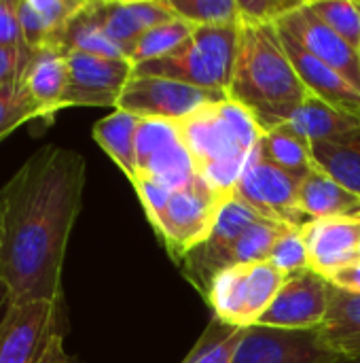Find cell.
I'll return each mask as SVG.
<instances>
[{"label": "cell", "instance_id": "obj_22", "mask_svg": "<svg viewBox=\"0 0 360 363\" xmlns=\"http://www.w3.org/2000/svg\"><path fill=\"white\" fill-rule=\"evenodd\" d=\"M284 125H289L306 143L314 145V143L331 140V138L356 128L360 125V119L329 106L327 102H323L310 94L308 100L293 113V117L289 121H284Z\"/></svg>", "mask_w": 360, "mask_h": 363}, {"label": "cell", "instance_id": "obj_23", "mask_svg": "<svg viewBox=\"0 0 360 363\" xmlns=\"http://www.w3.org/2000/svg\"><path fill=\"white\" fill-rule=\"evenodd\" d=\"M259 153L297 179L299 183L312 172L314 162L310 155V143H306L301 136H297L289 125H276L267 132H263V138L259 140Z\"/></svg>", "mask_w": 360, "mask_h": 363}, {"label": "cell", "instance_id": "obj_17", "mask_svg": "<svg viewBox=\"0 0 360 363\" xmlns=\"http://www.w3.org/2000/svg\"><path fill=\"white\" fill-rule=\"evenodd\" d=\"M19 85L45 113L47 121H53L55 113L64 108V96L68 87L66 53L51 47L32 49Z\"/></svg>", "mask_w": 360, "mask_h": 363}, {"label": "cell", "instance_id": "obj_21", "mask_svg": "<svg viewBox=\"0 0 360 363\" xmlns=\"http://www.w3.org/2000/svg\"><path fill=\"white\" fill-rule=\"evenodd\" d=\"M138 125H140V117L121 108H115L110 115H106L93 125V140L123 170L129 183L138 179V160H136Z\"/></svg>", "mask_w": 360, "mask_h": 363}, {"label": "cell", "instance_id": "obj_43", "mask_svg": "<svg viewBox=\"0 0 360 363\" xmlns=\"http://www.w3.org/2000/svg\"><path fill=\"white\" fill-rule=\"evenodd\" d=\"M359 55H360V49H359Z\"/></svg>", "mask_w": 360, "mask_h": 363}, {"label": "cell", "instance_id": "obj_32", "mask_svg": "<svg viewBox=\"0 0 360 363\" xmlns=\"http://www.w3.org/2000/svg\"><path fill=\"white\" fill-rule=\"evenodd\" d=\"M267 262L286 277L310 270V251L303 232L295 228H284L282 234L276 238Z\"/></svg>", "mask_w": 360, "mask_h": 363}, {"label": "cell", "instance_id": "obj_14", "mask_svg": "<svg viewBox=\"0 0 360 363\" xmlns=\"http://www.w3.org/2000/svg\"><path fill=\"white\" fill-rule=\"evenodd\" d=\"M91 11L102 32L127 60L146 30L178 17L166 0H104L91 2Z\"/></svg>", "mask_w": 360, "mask_h": 363}, {"label": "cell", "instance_id": "obj_33", "mask_svg": "<svg viewBox=\"0 0 360 363\" xmlns=\"http://www.w3.org/2000/svg\"><path fill=\"white\" fill-rule=\"evenodd\" d=\"M303 0H238L240 19L257 26H276Z\"/></svg>", "mask_w": 360, "mask_h": 363}, {"label": "cell", "instance_id": "obj_34", "mask_svg": "<svg viewBox=\"0 0 360 363\" xmlns=\"http://www.w3.org/2000/svg\"><path fill=\"white\" fill-rule=\"evenodd\" d=\"M132 185H134V189H136V194H138V198L142 202V208H144L151 225H155L157 219L161 217V213L166 211V206H168L174 191L170 187L153 181V179H146V177H138Z\"/></svg>", "mask_w": 360, "mask_h": 363}, {"label": "cell", "instance_id": "obj_16", "mask_svg": "<svg viewBox=\"0 0 360 363\" xmlns=\"http://www.w3.org/2000/svg\"><path fill=\"white\" fill-rule=\"evenodd\" d=\"M278 28V26H276ZM278 34L282 38V45L293 62V68L297 70L301 83L306 85L308 94L316 96L318 100L327 102L329 106L348 113L360 119V91L335 68L306 51L291 34L278 28Z\"/></svg>", "mask_w": 360, "mask_h": 363}, {"label": "cell", "instance_id": "obj_35", "mask_svg": "<svg viewBox=\"0 0 360 363\" xmlns=\"http://www.w3.org/2000/svg\"><path fill=\"white\" fill-rule=\"evenodd\" d=\"M32 55L30 47H4L0 45V87L17 85Z\"/></svg>", "mask_w": 360, "mask_h": 363}, {"label": "cell", "instance_id": "obj_40", "mask_svg": "<svg viewBox=\"0 0 360 363\" xmlns=\"http://www.w3.org/2000/svg\"><path fill=\"white\" fill-rule=\"evenodd\" d=\"M0 304H2V306H6V304H8V302H6V294H4L2 285H0Z\"/></svg>", "mask_w": 360, "mask_h": 363}, {"label": "cell", "instance_id": "obj_4", "mask_svg": "<svg viewBox=\"0 0 360 363\" xmlns=\"http://www.w3.org/2000/svg\"><path fill=\"white\" fill-rule=\"evenodd\" d=\"M240 40L238 26H195L193 34L170 55L134 66L136 77L174 79L208 91L227 94Z\"/></svg>", "mask_w": 360, "mask_h": 363}, {"label": "cell", "instance_id": "obj_15", "mask_svg": "<svg viewBox=\"0 0 360 363\" xmlns=\"http://www.w3.org/2000/svg\"><path fill=\"white\" fill-rule=\"evenodd\" d=\"M310 251V270L329 279L337 270L360 262V221L333 217L310 221L303 230Z\"/></svg>", "mask_w": 360, "mask_h": 363}, {"label": "cell", "instance_id": "obj_6", "mask_svg": "<svg viewBox=\"0 0 360 363\" xmlns=\"http://www.w3.org/2000/svg\"><path fill=\"white\" fill-rule=\"evenodd\" d=\"M233 194L267 221L295 230H303L312 221L299 208V181L267 162L259 153V145L246 162Z\"/></svg>", "mask_w": 360, "mask_h": 363}, {"label": "cell", "instance_id": "obj_2", "mask_svg": "<svg viewBox=\"0 0 360 363\" xmlns=\"http://www.w3.org/2000/svg\"><path fill=\"white\" fill-rule=\"evenodd\" d=\"M276 26L240 19V40L227 98L244 106L263 132L289 121L308 100Z\"/></svg>", "mask_w": 360, "mask_h": 363}, {"label": "cell", "instance_id": "obj_38", "mask_svg": "<svg viewBox=\"0 0 360 363\" xmlns=\"http://www.w3.org/2000/svg\"><path fill=\"white\" fill-rule=\"evenodd\" d=\"M36 363H81V362L64 349V336H55V338L49 342V347L45 349L42 357H40Z\"/></svg>", "mask_w": 360, "mask_h": 363}, {"label": "cell", "instance_id": "obj_12", "mask_svg": "<svg viewBox=\"0 0 360 363\" xmlns=\"http://www.w3.org/2000/svg\"><path fill=\"white\" fill-rule=\"evenodd\" d=\"M329 291L331 283L314 270L286 277L282 289L257 325L289 332L320 330L329 308Z\"/></svg>", "mask_w": 360, "mask_h": 363}, {"label": "cell", "instance_id": "obj_31", "mask_svg": "<svg viewBox=\"0 0 360 363\" xmlns=\"http://www.w3.org/2000/svg\"><path fill=\"white\" fill-rule=\"evenodd\" d=\"M34 119L47 121L45 113L32 102V98L23 91L19 83L0 87V140L17 130L21 123Z\"/></svg>", "mask_w": 360, "mask_h": 363}, {"label": "cell", "instance_id": "obj_36", "mask_svg": "<svg viewBox=\"0 0 360 363\" xmlns=\"http://www.w3.org/2000/svg\"><path fill=\"white\" fill-rule=\"evenodd\" d=\"M19 0H0V45L4 47H23V34L17 17ZM28 47V45H25Z\"/></svg>", "mask_w": 360, "mask_h": 363}, {"label": "cell", "instance_id": "obj_20", "mask_svg": "<svg viewBox=\"0 0 360 363\" xmlns=\"http://www.w3.org/2000/svg\"><path fill=\"white\" fill-rule=\"evenodd\" d=\"M310 155L314 166L360 198V125L331 140L310 145Z\"/></svg>", "mask_w": 360, "mask_h": 363}, {"label": "cell", "instance_id": "obj_25", "mask_svg": "<svg viewBox=\"0 0 360 363\" xmlns=\"http://www.w3.org/2000/svg\"><path fill=\"white\" fill-rule=\"evenodd\" d=\"M59 51L64 53L79 51V53H89V55H100V57H125V53L102 32L100 23L95 21L93 11H91V0H85L83 9L70 19L62 36Z\"/></svg>", "mask_w": 360, "mask_h": 363}, {"label": "cell", "instance_id": "obj_42", "mask_svg": "<svg viewBox=\"0 0 360 363\" xmlns=\"http://www.w3.org/2000/svg\"><path fill=\"white\" fill-rule=\"evenodd\" d=\"M350 217H352V219H359V221H360V208L356 211V213H354V215H350Z\"/></svg>", "mask_w": 360, "mask_h": 363}, {"label": "cell", "instance_id": "obj_10", "mask_svg": "<svg viewBox=\"0 0 360 363\" xmlns=\"http://www.w3.org/2000/svg\"><path fill=\"white\" fill-rule=\"evenodd\" d=\"M346 359L323 340L318 330L289 332L250 325L229 363H344Z\"/></svg>", "mask_w": 360, "mask_h": 363}, {"label": "cell", "instance_id": "obj_26", "mask_svg": "<svg viewBox=\"0 0 360 363\" xmlns=\"http://www.w3.org/2000/svg\"><path fill=\"white\" fill-rule=\"evenodd\" d=\"M318 332L327 345L360 334V294L331 285L327 317Z\"/></svg>", "mask_w": 360, "mask_h": 363}, {"label": "cell", "instance_id": "obj_5", "mask_svg": "<svg viewBox=\"0 0 360 363\" xmlns=\"http://www.w3.org/2000/svg\"><path fill=\"white\" fill-rule=\"evenodd\" d=\"M229 196L231 194L219 191L199 174L172 194L153 230L159 234L174 262L180 264L182 257L210 234L219 211Z\"/></svg>", "mask_w": 360, "mask_h": 363}, {"label": "cell", "instance_id": "obj_1", "mask_svg": "<svg viewBox=\"0 0 360 363\" xmlns=\"http://www.w3.org/2000/svg\"><path fill=\"white\" fill-rule=\"evenodd\" d=\"M85 181L81 153L45 145L0 189V285L8 304L64 300V259Z\"/></svg>", "mask_w": 360, "mask_h": 363}, {"label": "cell", "instance_id": "obj_9", "mask_svg": "<svg viewBox=\"0 0 360 363\" xmlns=\"http://www.w3.org/2000/svg\"><path fill=\"white\" fill-rule=\"evenodd\" d=\"M263 217L259 213H255L246 202L231 194L221 206L210 234L182 257V277L202 294L204 300L208 296L212 281L225 270V257L229 249L250 225H255Z\"/></svg>", "mask_w": 360, "mask_h": 363}, {"label": "cell", "instance_id": "obj_37", "mask_svg": "<svg viewBox=\"0 0 360 363\" xmlns=\"http://www.w3.org/2000/svg\"><path fill=\"white\" fill-rule=\"evenodd\" d=\"M331 285L339 287V289H346V291H356L360 294V262L352 264V266H346L342 270H337L333 277L327 279Z\"/></svg>", "mask_w": 360, "mask_h": 363}, {"label": "cell", "instance_id": "obj_7", "mask_svg": "<svg viewBox=\"0 0 360 363\" xmlns=\"http://www.w3.org/2000/svg\"><path fill=\"white\" fill-rule=\"evenodd\" d=\"M64 332V300L6 304L0 317V363H36Z\"/></svg>", "mask_w": 360, "mask_h": 363}, {"label": "cell", "instance_id": "obj_13", "mask_svg": "<svg viewBox=\"0 0 360 363\" xmlns=\"http://www.w3.org/2000/svg\"><path fill=\"white\" fill-rule=\"evenodd\" d=\"M280 30L291 34L306 51L335 68L360 91V55L342 36H337L303 0L295 11L284 15L278 23Z\"/></svg>", "mask_w": 360, "mask_h": 363}, {"label": "cell", "instance_id": "obj_3", "mask_svg": "<svg viewBox=\"0 0 360 363\" xmlns=\"http://www.w3.org/2000/svg\"><path fill=\"white\" fill-rule=\"evenodd\" d=\"M178 130L197 174L223 194H233L246 162L263 138L255 117L229 98L178 121Z\"/></svg>", "mask_w": 360, "mask_h": 363}, {"label": "cell", "instance_id": "obj_30", "mask_svg": "<svg viewBox=\"0 0 360 363\" xmlns=\"http://www.w3.org/2000/svg\"><path fill=\"white\" fill-rule=\"evenodd\" d=\"M310 9L352 49H360V0H308Z\"/></svg>", "mask_w": 360, "mask_h": 363}, {"label": "cell", "instance_id": "obj_11", "mask_svg": "<svg viewBox=\"0 0 360 363\" xmlns=\"http://www.w3.org/2000/svg\"><path fill=\"white\" fill-rule=\"evenodd\" d=\"M68 87L66 106H115L134 74V64L125 57H100L89 53H66Z\"/></svg>", "mask_w": 360, "mask_h": 363}, {"label": "cell", "instance_id": "obj_39", "mask_svg": "<svg viewBox=\"0 0 360 363\" xmlns=\"http://www.w3.org/2000/svg\"><path fill=\"white\" fill-rule=\"evenodd\" d=\"M329 347H333L337 353H342V355L348 357V359L360 357V334L348 336V338H344V340H337V342H333V345H329Z\"/></svg>", "mask_w": 360, "mask_h": 363}, {"label": "cell", "instance_id": "obj_28", "mask_svg": "<svg viewBox=\"0 0 360 363\" xmlns=\"http://www.w3.org/2000/svg\"><path fill=\"white\" fill-rule=\"evenodd\" d=\"M244 334L246 328L227 325L214 317L195 349L182 363H229Z\"/></svg>", "mask_w": 360, "mask_h": 363}, {"label": "cell", "instance_id": "obj_8", "mask_svg": "<svg viewBox=\"0 0 360 363\" xmlns=\"http://www.w3.org/2000/svg\"><path fill=\"white\" fill-rule=\"evenodd\" d=\"M227 94L208 91L174 79L163 77H136L132 74L125 85L117 108L138 115L140 119L182 121L199 108L225 100Z\"/></svg>", "mask_w": 360, "mask_h": 363}, {"label": "cell", "instance_id": "obj_18", "mask_svg": "<svg viewBox=\"0 0 360 363\" xmlns=\"http://www.w3.org/2000/svg\"><path fill=\"white\" fill-rule=\"evenodd\" d=\"M83 4L85 0H19L17 17L25 45L30 49H59L70 19Z\"/></svg>", "mask_w": 360, "mask_h": 363}, {"label": "cell", "instance_id": "obj_29", "mask_svg": "<svg viewBox=\"0 0 360 363\" xmlns=\"http://www.w3.org/2000/svg\"><path fill=\"white\" fill-rule=\"evenodd\" d=\"M168 6L193 26H238V0H166Z\"/></svg>", "mask_w": 360, "mask_h": 363}, {"label": "cell", "instance_id": "obj_24", "mask_svg": "<svg viewBox=\"0 0 360 363\" xmlns=\"http://www.w3.org/2000/svg\"><path fill=\"white\" fill-rule=\"evenodd\" d=\"M206 302L212 306L214 317L227 325L246 328L248 302V266L223 270L210 285Z\"/></svg>", "mask_w": 360, "mask_h": 363}, {"label": "cell", "instance_id": "obj_27", "mask_svg": "<svg viewBox=\"0 0 360 363\" xmlns=\"http://www.w3.org/2000/svg\"><path fill=\"white\" fill-rule=\"evenodd\" d=\"M193 28H195L193 23H189L180 17H174L166 23H159V26L146 30L140 36L138 45L134 47L129 62L136 66V64H142L149 60H159V57L170 55L193 34Z\"/></svg>", "mask_w": 360, "mask_h": 363}, {"label": "cell", "instance_id": "obj_19", "mask_svg": "<svg viewBox=\"0 0 360 363\" xmlns=\"http://www.w3.org/2000/svg\"><path fill=\"white\" fill-rule=\"evenodd\" d=\"M299 208L312 221L350 217L360 208V198L314 166L312 172L299 183Z\"/></svg>", "mask_w": 360, "mask_h": 363}, {"label": "cell", "instance_id": "obj_41", "mask_svg": "<svg viewBox=\"0 0 360 363\" xmlns=\"http://www.w3.org/2000/svg\"><path fill=\"white\" fill-rule=\"evenodd\" d=\"M344 363H360V357H354V359H346Z\"/></svg>", "mask_w": 360, "mask_h": 363}]
</instances>
